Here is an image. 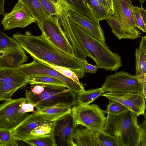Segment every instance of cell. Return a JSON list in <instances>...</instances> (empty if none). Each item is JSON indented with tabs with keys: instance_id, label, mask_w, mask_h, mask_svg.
<instances>
[{
	"instance_id": "6da1fadb",
	"label": "cell",
	"mask_w": 146,
	"mask_h": 146,
	"mask_svg": "<svg viewBox=\"0 0 146 146\" xmlns=\"http://www.w3.org/2000/svg\"><path fill=\"white\" fill-rule=\"evenodd\" d=\"M13 37L33 59L66 67L74 72L79 78L84 76L87 60L64 53L50 43L43 34L36 36L27 31L24 34L17 33L13 35Z\"/></svg>"
},
{
	"instance_id": "7a4b0ae2",
	"label": "cell",
	"mask_w": 146,
	"mask_h": 146,
	"mask_svg": "<svg viewBox=\"0 0 146 146\" xmlns=\"http://www.w3.org/2000/svg\"><path fill=\"white\" fill-rule=\"evenodd\" d=\"M75 36L86 53L98 68L106 71H116L122 66L121 59L117 53L111 51L109 47L91 36L76 24L70 21Z\"/></svg>"
},
{
	"instance_id": "3957f363",
	"label": "cell",
	"mask_w": 146,
	"mask_h": 146,
	"mask_svg": "<svg viewBox=\"0 0 146 146\" xmlns=\"http://www.w3.org/2000/svg\"><path fill=\"white\" fill-rule=\"evenodd\" d=\"M137 117L130 110L118 115L107 114L103 130L115 137L118 146H138Z\"/></svg>"
},
{
	"instance_id": "277c9868",
	"label": "cell",
	"mask_w": 146,
	"mask_h": 146,
	"mask_svg": "<svg viewBox=\"0 0 146 146\" xmlns=\"http://www.w3.org/2000/svg\"><path fill=\"white\" fill-rule=\"evenodd\" d=\"M43 91L39 94L26 90L25 99L36 110L57 106L72 107L76 103V94L64 86L42 84Z\"/></svg>"
},
{
	"instance_id": "5b68a950",
	"label": "cell",
	"mask_w": 146,
	"mask_h": 146,
	"mask_svg": "<svg viewBox=\"0 0 146 146\" xmlns=\"http://www.w3.org/2000/svg\"><path fill=\"white\" fill-rule=\"evenodd\" d=\"M71 112L75 126L81 125L94 132L103 130L106 117V111L96 104L82 105L76 104Z\"/></svg>"
},
{
	"instance_id": "8992f818",
	"label": "cell",
	"mask_w": 146,
	"mask_h": 146,
	"mask_svg": "<svg viewBox=\"0 0 146 146\" xmlns=\"http://www.w3.org/2000/svg\"><path fill=\"white\" fill-rule=\"evenodd\" d=\"M39 29L42 34L57 48L68 55L75 57L72 47L62 29L57 15L44 20Z\"/></svg>"
},
{
	"instance_id": "52a82bcc",
	"label": "cell",
	"mask_w": 146,
	"mask_h": 146,
	"mask_svg": "<svg viewBox=\"0 0 146 146\" xmlns=\"http://www.w3.org/2000/svg\"><path fill=\"white\" fill-rule=\"evenodd\" d=\"M17 68L27 76L44 75L55 78L63 82L67 88L75 94L85 90L82 83H77L48 65L36 60L33 59V61L31 63L23 64Z\"/></svg>"
},
{
	"instance_id": "ba28073f",
	"label": "cell",
	"mask_w": 146,
	"mask_h": 146,
	"mask_svg": "<svg viewBox=\"0 0 146 146\" xmlns=\"http://www.w3.org/2000/svg\"><path fill=\"white\" fill-rule=\"evenodd\" d=\"M101 88L104 92H135L143 95L141 86L135 76L124 71L107 76Z\"/></svg>"
},
{
	"instance_id": "9c48e42d",
	"label": "cell",
	"mask_w": 146,
	"mask_h": 146,
	"mask_svg": "<svg viewBox=\"0 0 146 146\" xmlns=\"http://www.w3.org/2000/svg\"><path fill=\"white\" fill-rule=\"evenodd\" d=\"M57 15L61 26L72 45L75 57L86 60L87 55L76 38L70 23L68 13L74 9L67 0H56Z\"/></svg>"
},
{
	"instance_id": "30bf717a",
	"label": "cell",
	"mask_w": 146,
	"mask_h": 146,
	"mask_svg": "<svg viewBox=\"0 0 146 146\" xmlns=\"http://www.w3.org/2000/svg\"><path fill=\"white\" fill-rule=\"evenodd\" d=\"M25 98L5 101L0 105V128L12 130L26 117L28 113H21L19 110Z\"/></svg>"
},
{
	"instance_id": "8fae6325",
	"label": "cell",
	"mask_w": 146,
	"mask_h": 146,
	"mask_svg": "<svg viewBox=\"0 0 146 146\" xmlns=\"http://www.w3.org/2000/svg\"><path fill=\"white\" fill-rule=\"evenodd\" d=\"M60 117L36 112L28 114L17 126L11 130L12 135L14 137L24 140L31 135V131L35 128L44 123L55 121Z\"/></svg>"
},
{
	"instance_id": "7c38bea8",
	"label": "cell",
	"mask_w": 146,
	"mask_h": 146,
	"mask_svg": "<svg viewBox=\"0 0 146 146\" xmlns=\"http://www.w3.org/2000/svg\"><path fill=\"white\" fill-rule=\"evenodd\" d=\"M101 96L119 102L137 116L145 115L146 99L143 94L135 92H109Z\"/></svg>"
},
{
	"instance_id": "4fadbf2b",
	"label": "cell",
	"mask_w": 146,
	"mask_h": 146,
	"mask_svg": "<svg viewBox=\"0 0 146 146\" xmlns=\"http://www.w3.org/2000/svg\"><path fill=\"white\" fill-rule=\"evenodd\" d=\"M4 15L1 23L4 30L17 27L23 28L33 23H36L35 19L26 8L18 1L11 11Z\"/></svg>"
},
{
	"instance_id": "5bb4252c",
	"label": "cell",
	"mask_w": 146,
	"mask_h": 146,
	"mask_svg": "<svg viewBox=\"0 0 146 146\" xmlns=\"http://www.w3.org/2000/svg\"><path fill=\"white\" fill-rule=\"evenodd\" d=\"M75 127L71 111L56 120L53 133L57 145L74 146L72 134Z\"/></svg>"
},
{
	"instance_id": "9a60e30c",
	"label": "cell",
	"mask_w": 146,
	"mask_h": 146,
	"mask_svg": "<svg viewBox=\"0 0 146 146\" xmlns=\"http://www.w3.org/2000/svg\"><path fill=\"white\" fill-rule=\"evenodd\" d=\"M112 0L113 15L119 23L126 29L141 35L134 22L131 0Z\"/></svg>"
},
{
	"instance_id": "2e32d148",
	"label": "cell",
	"mask_w": 146,
	"mask_h": 146,
	"mask_svg": "<svg viewBox=\"0 0 146 146\" xmlns=\"http://www.w3.org/2000/svg\"><path fill=\"white\" fill-rule=\"evenodd\" d=\"M68 15L70 21L78 25L92 37L105 43L104 32L99 22L90 19L74 9L69 11Z\"/></svg>"
},
{
	"instance_id": "e0dca14e",
	"label": "cell",
	"mask_w": 146,
	"mask_h": 146,
	"mask_svg": "<svg viewBox=\"0 0 146 146\" xmlns=\"http://www.w3.org/2000/svg\"><path fill=\"white\" fill-rule=\"evenodd\" d=\"M28 60V57L21 46L0 51V68H17Z\"/></svg>"
},
{
	"instance_id": "ac0fdd59",
	"label": "cell",
	"mask_w": 146,
	"mask_h": 146,
	"mask_svg": "<svg viewBox=\"0 0 146 146\" xmlns=\"http://www.w3.org/2000/svg\"><path fill=\"white\" fill-rule=\"evenodd\" d=\"M95 133L82 125H76L72 134L74 146H96Z\"/></svg>"
},
{
	"instance_id": "d6986e66",
	"label": "cell",
	"mask_w": 146,
	"mask_h": 146,
	"mask_svg": "<svg viewBox=\"0 0 146 146\" xmlns=\"http://www.w3.org/2000/svg\"><path fill=\"white\" fill-rule=\"evenodd\" d=\"M18 1L25 6L35 19L39 28L41 27L44 20L51 16L38 0H18Z\"/></svg>"
},
{
	"instance_id": "ffe728a7",
	"label": "cell",
	"mask_w": 146,
	"mask_h": 146,
	"mask_svg": "<svg viewBox=\"0 0 146 146\" xmlns=\"http://www.w3.org/2000/svg\"><path fill=\"white\" fill-rule=\"evenodd\" d=\"M28 76L17 68H0V86L12 83L28 84Z\"/></svg>"
},
{
	"instance_id": "44dd1931",
	"label": "cell",
	"mask_w": 146,
	"mask_h": 146,
	"mask_svg": "<svg viewBox=\"0 0 146 146\" xmlns=\"http://www.w3.org/2000/svg\"><path fill=\"white\" fill-rule=\"evenodd\" d=\"M105 20L110 26L111 32L119 40L122 39L134 40L137 38L141 35L123 27L113 15L109 17Z\"/></svg>"
},
{
	"instance_id": "7402d4cb",
	"label": "cell",
	"mask_w": 146,
	"mask_h": 146,
	"mask_svg": "<svg viewBox=\"0 0 146 146\" xmlns=\"http://www.w3.org/2000/svg\"><path fill=\"white\" fill-rule=\"evenodd\" d=\"M135 73L137 76L146 73V36L142 37L135 52Z\"/></svg>"
},
{
	"instance_id": "603a6c76",
	"label": "cell",
	"mask_w": 146,
	"mask_h": 146,
	"mask_svg": "<svg viewBox=\"0 0 146 146\" xmlns=\"http://www.w3.org/2000/svg\"><path fill=\"white\" fill-rule=\"evenodd\" d=\"M92 19L99 22L112 15L97 0H84Z\"/></svg>"
},
{
	"instance_id": "cb8c5ba5",
	"label": "cell",
	"mask_w": 146,
	"mask_h": 146,
	"mask_svg": "<svg viewBox=\"0 0 146 146\" xmlns=\"http://www.w3.org/2000/svg\"><path fill=\"white\" fill-rule=\"evenodd\" d=\"M104 92L102 88L80 92L76 95V104L82 105H89Z\"/></svg>"
},
{
	"instance_id": "d4e9b609",
	"label": "cell",
	"mask_w": 146,
	"mask_h": 146,
	"mask_svg": "<svg viewBox=\"0 0 146 146\" xmlns=\"http://www.w3.org/2000/svg\"><path fill=\"white\" fill-rule=\"evenodd\" d=\"M24 140L31 146H57L53 133L39 136L30 135Z\"/></svg>"
},
{
	"instance_id": "484cf974",
	"label": "cell",
	"mask_w": 146,
	"mask_h": 146,
	"mask_svg": "<svg viewBox=\"0 0 146 146\" xmlns=\"http://www.w3.org/2000/svg\"><path fill=\"white\" fill-rule=\"evenodd\" d=\"M28 84L31 85L48 84L65 87L66 85L55 78L47 75H31L28 76Z\"/></svg>"
},
{
	"instance_id": "4316f807",
	"label": "cell",
	"mask_w": 146,
	"mask_h": 146,
	"mask_svg": "<svg viewBox=\"0 0 146 146\" xmlns=\"http://www.w3.org/2000/svg\"><path fill=\"white\" fill-rule=\"evenodd\" d=\"M27 84L22 83H12L0 86V101L11 100L13 94L17 90Z\"/></svg>"
},
{
	"instance_id": "83f0119b",
	"label": "cell",
	"mask_w": 146,
	"mask_h": 146,
	"mask_svg": "<svg viewBox=\"0 0 146 146\" xmlns=\"http://www.w3.org/2000/svg\"><path fill=\"white\" fill-rule=\"evenodd\" d=\"M132 12L134 22L136 28L143 33L146 31V10L142 6H133Z\"/></svg>"
},
{
	"instance_id": "f1b7e54d",
	"label": "cell",
	"mask_w": 146,
	"mask_h": 146,
	"mask_svg": "<svg viewBox=\"0 0 146 146\" xmlns=\"http://www.w3.org/2000/svg\"><path fill=\"white\" fill-rule=\"evenodd\" d=\"M96 146H118L115 137L104 131L95 132Z\"/></svg>"
},
{
	"instance_id": "f546056e",
	"label": "cell",
	"mask_w": 146,
	"mask_h": 146,
	"mask_svg": "<svg viewBox=\"0 0 146 146\" xmlns=\"http://www.w3.org/2000/svg\"><path fill=\"white\" fill-rule=\"evenodd\" d=\"M71 108L62 106H57L37 110L36 112L45 113L61 117L70 112Z\"/></svg>"
},
{
	"instance_id": "4dcf8cb0",
	"label": "cell",
	"mask_w": 146,
	"mask_h": 146,
	"mask_svg": "<svg viewBox=\"0 0 146 146\" xmlns=\"http://www.w3.org/2000/svg\"><path fill=\"white\" fill-rule=\"evenodd\" d=\"M109 103L107 107L106 113L110 115H118L128 111L124 105L115 100L108 99Z\"/></svg>"
},
{
	"instance_id": "1f68e13d",
	"label": "cell",
	"mask_w": 146,
	"mask_h": 146,
	"mask_svg": "<svg viewBox=\"0 0 146 146\" xmlns=\"http://www.w3.org/2000/svg\"><path fill=\"white\" fill-rule=\"evenodd\" d=\"M55 121L45 123L37 127L31 131L30 133V135L39 136L53 133Z\"/></svg>"
},
{
	"instance_id": "d6a6232c",
	"label": "cell",
	"mask_w": 146,
	"mask_h": 146,
	"mask_svg": "<svg viewBox=\"0 0 146 146\" xmlns=\"http://www.w3.org/2000/svg\"><path fill=\"white\" fill-rule=\"evenodd\" d=\"M21 46L13 37H9L0 30V51L14 47Z\"/></svg>"
},
{
	"instance_id": "836d02e7",
	"label": "cell",
	"mask_w": 146,
	"mask_h": 146,
	"mask_svg": "<svg viewBox=\"0 0 146 146\" xmlns=\"http://www.w3.org/2000/svg\"><path fill=\"white\" fill-rule=\"evenodd\" d=\"M0 146H15L11 130L0 128Z\"/></svg>"
},
{
	"instance_id": "e575fe53",
	"label": "cell",
	"mask_w": 146,
	"mask_h": 146,
	"mask_svg": "<svg viewBox=\"0 0 146 146\" xmlns=\"http://www.w3.org/2000/svg\"><path fill=\"white\" fill-rule=\"evenodd\" d=\"M43 63L48 65L63 75L71 79L77 83L80 84V83L79 82V78L76 74L70 69L64 67L55 66L46 62Z\"/></svg>"
},
{
	"instance_id": "d590c367",
	"label": "cell",
	"mask_w": 146,
	"mask_h": 146,
	"mask_svg": "<svg viewBox=\"0 0 146 146\" xmlns=\"http://www.w3.org/2000/svg\"><path fill=\"white\" fill-rule=\"evenodd\" d=\"M74 9L87 17L92 19L90 11L82 0H67Z\"/></svg>"
},
{
	"instance_id": "8d00e7d4",
	"label": "cell",
	"mask_w": 146,
	"mask_h": 146,
	"mask_svg": "<svg viewBox=\"0 0 146 146\" xmlns=\"http://www.w3.org/2000/svg\"><path fill=\"white\" fill-rule=\"evenodd\" d=\"M45 9L52 16L57 15L56 1L55 0H38Z\"/></svg>"
},
{
	"instance_id": "74e56055",
	"label": "cell",
	"mask_w": 146,
	"mask_h": 146,
	"mask_svg": "<svg viewBox=\"0 0 146 146\" xmlns=\"http://www.w3.org/2000/svg\"><path fill=\"white\" fill-rule=\"evenodd\" d=\"M146 120L139 125V142L138 146H146Z\"/></svg>"
},
{
	"instance_id": "f35d334b",
	"label": "cell",
	"mask_w": 146,
	"mask_h": 146,
	"mask_svg": "<svg viewBox=\"0 0 146 146\" xmlns=\"http://www.w3.org/2000/svg\"><path fill=\"white\" fill-rule=\"evenodd\" d=\"M34 107L33 104L27 101L23 102L19 110V112L21 113L34 112Z\"/></svg>"
},
{
	"instance_id": "ab89813d",
	"label": "cell",
	"mask_w": 146,
	"mask_h": 146,
	"mask_svg": "<svg viewBox=\"0 0 146 146\" xmlns=\"http://www.w3.org/2000/svg\"><path fill=\"white\" fill-rule=\"evenodd\" d=\"M135 76L140 84L142 89L143 95L146 99V73Z\"/></svg>"
},
{
	"instance_id": "60d3db41",
	"label": "cell",
	"mask_w": 146,
	"mask_h": 146,
	"mask_svg": "<svg viewBox=\"0 0 146 146\" xmlns=\"http://www.w3.org/2000/svg\"><path fill=\"white\" fill-rule=\"evenodd\" d=\"M85 72L94 74L96 72L98 68L96 65H93L88 63L87 60L85 62Z\"/></svg>"
},
{
	"instance_id": "b9f144b4",
	"label": "cell",
	"mask_w": 146,
	"mask_h": 146,
	"mask_svg": "<svg viewBox=\"0 0 146 146\" xmlns=\"http://www.w3.org/2000/svg\"><path fill=\"white\" fill-rule=\"evenodd\" d=\"M103 7L111 15H113V9L107 0H97Z\"/></svg>"
},
{
	"instance_id": "7bdbcfd3",
	"label": "cell",
	"mask_w": 146,
	"mask_h": 146,
	"mask_svg": "<svg viewBox=\"0 0 146 146\" xmlns=\"http://www.w3.org/2000/svg\"><path fill=\"white\" fill-rule=\"evenodd\" d=\"M4 1L5 0H0V15H4Z\"/></svg>"
},
{
	"instance_id": "ee69618b",
	"label": "cell",
	"mask_w": 146,
	"mask_h": 146,
	"mask_svg": "<svg viewBox=\"0 0 146 146\" xmlns=\"http://www.w3.org/2000/svg\"><path fill=\"white\" fill-rule=\"evenodd\" d=\"M109 4L113 9L112 7V0H107Z\"/></svg>"
},
{
	"instance_id": "f6af8a7d",
	"label": "cell",
	"mask_w": 146,
	"mask_h": 146,
	"mask_svg": "<svg viewBox=\"0 0 146 146\" xmlns=\"http://www.w3.org/2000/svg\"><path fill=\"white\" fill-rule=\"evenodd\" d=\"M141 6H142L143 3L146 1V0H138Z\"/></svg>"
},
{
	"instance_id": "bcb514c9",
	"label": "cell",
	"mask_w": 146,
	"mask_h": 146,
	"mask_svg": "<svg viewBox=\"0 0 146 146\" xmlns=\"http://www.w3.org/2000/svg\"><path fill=\"white\" fill-rule=\"evenodd\" d=\"M82 0V1H84V0Z\"/></svg>"
}]
</instances>
